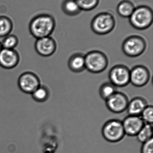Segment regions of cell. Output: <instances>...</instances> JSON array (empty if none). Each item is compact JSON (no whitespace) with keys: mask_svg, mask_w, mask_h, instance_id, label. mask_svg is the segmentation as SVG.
Returning a JSON list of instances; mask_svg holds the SVG:
<instances>
[{"mask_svg":"<svg viewBox=\"0 0 153 153\" xmlns=\"http://www.w3.org/2000/svg\"><path fill=\"white\" fill-rule=\"evenodd\" d=\"M130 70L123 65H118L111 68L109 73L110 82L116 87H123L130 83Z\"/></svg>","mask_w":153,"mask_h":153,"instance_id":"52a82bcc","label":"cell"},{"mask_svg":"<svg viewBox=\"0 0 153 153\" xmlns=\"http://www.w3.org/2000/svg\"><path fill=\"white\" fill-rule=\"evenodd\" d=\"M141 153H153V138L143 143Z\"/></svg>","mask_w":153,"mask_h":153,"instance_id":"d4e9b609","label":"cell"},{"mask_svg":"<svg viewBox=\"0 0 153 153\" xmlns=\"http://www.w3.org/2000/svg\"><path fill=\"white\" fill-rule=\"evenodd\" d=\"M150 77V71L143 65H137L130 70V82L136 87H143L146 85Z\"/></svg>","mask_w":153,"mask_h":153,"instance_id":"8fae6325","label":"cell"},{"mask_svg":"<svg viewBox=\"0 0 153 153\" xmlns=\"http://www.w3.org/2000/svg\"><path fill=\"white\" fill-rule=\"evenodd\" d=\"M69 69L73 72L80 73L85 69V55L81 53L74 54L68 62Z\"/></svg>","mask_w":153,"mask_h":153,"instance_id":"9a60e30c","label":"cell"},{"mask_svg":"<svg viewBox=\"0 0 153 153\" xmlns=\"http://www.w3.org/2000/svg\"><path fill=\"white\" fill-rule=\"evenodd\" d=\"M64 13L69 16H75L81 13V10L75 0H64L62 4Z\"/></svg>","mask_w":153,"mask_h":153,"instance_id":"e0dca14e","label":"cell"},{"mask_svg":"<svg viewBox=\"0 0 153 153\" xmlns=\"http://www.w3.org/2000/svg\"><path fill=\"white\" fill-rule=\"evenodd\" d=\"M126 135L136 137L144 126L145 123L140 116L128 115L122 121Z\"/></svg>","mask_w":153,"mask_h":153,"instance_id":"4fadbf2b","label":"cell"},{"mask_svg":"<svg viewBox=\"0 0 153 153\" xmlns=\"http://www.w3.org/2000/svg\"><path fill=\"white\" fill-rule=\"evenodd\" d=\"M13 28L12 20L6 15L0 16V38H4L11 34Z\"/></svg>","mask_w":153,"mask_h":153,"instance_id":"ac0fdd59","label":"cell"},{"mask_svg":"<svg viewBox=\"0 0 153 153\" xmlns=\"http://www.w3.org/2000/svg\"><path fill=\"white\" fill-rule=\"evenodd\" d=\"M145 124L152 125L153 122V107L147 105L140 115Z\"/></svg>","mask_w":153,"mask_h":153,"instance_id":"cb8c5ba5","label":"cell"},{"mask_svg":"<svg viewBox=\"0 0 153 153\" xmlns=\"http://www.w3.org/2000/svg\"><path fill=\"white\" fill-rule=\"evenodd\" d=\"M153 13L151 7L141 5L136 7L129 18L131 26L136 29L144 30L152 24Z\"/></svg>","mask_w":153,"mask_h":153,"instance_id":"7a4b0ae2","label":"cell"},{"mask_svg":"<svg viewBox=\"0 0 153 153\" xmlns=\"http://www.w3.org/2000/svg\"><path fill=\"white\" fill-rule=\"evenodd\" d=\"M115 16L107 12L100 13L94 16L91 22V28L97 35H105L110 33L115 28Z\"/></svg>","mask_w":153,"mask_h":153,"instance_id":"3957f363","label":"cell"},{"mask_svg":"<svg viewBox=\"0 0 153 153\" xmlns=\"http://www.w3.org/2000/svg\"><path fill=\"white\" fill-rule=\"evenodd\" d=\"M85 69L92 73L99 74L104 71L108 65V60L105 54L94 50L85 55Z\"/></svg>","mask_w":153,"mask_h":153,"instance_id":"277c9868","label":"cell"},{"mask_svg":"<svg viewBox=\"0 0 153 153\" xmlns=\"http://www.w3.org/2000/svg\"><path fill=\"white\" fill-rule=\"evenodd\" d=\"M152 125L145 124L137 135V140L142 144L153 138Z\"/></svg>","mask_w":153,"mask_h":153,"instance_id":"ffe728a7","label":"cell"},{"mask_svg":"<svg viewBox=\"0 0 153 153\" xmlns=\"http://www.w3.org/2000/svg\"><path fill=\"white\" fill-rule=\"evenodd\" d=\"M136 7L135 4L130 0H122L117 6L116 10L118 14L125 18H129Z\"/></svg>","mask_w":153,"mask_h":153,"instance_id":"2e32d148","label":"cell"},{"mask_svg":"<svg viewBox=\"0 0 153 153\" xmlns=\"http://www.w3.org/2000/svg\"><path fill=\"white\" fill-rule=\"evenodd\" d=\"M147 44L145 39L138 35H133L127 38L122 44L124 53L131 57L140 56L145 51Z\"/></svg>","mask_w":153,"mask_h":153,"instance_id":"8992f818","label":"cell"},{"mask_svg":"<svg viewBox=\"0 0 153 153\" xmlns=\"http://www.w3.org/2000/svg\"><path fill=\"white\" fill-rule=\"evenodd\" d=\"M147 105L145 99L141 97H137L129 102L127 110L129 115L140 116Z\"/></svg>","mask_w":153,"mask_h":153,"instance_id":"5bb4252c","label":"cell"},{"mask_svg":"<svg viewBox=\"0 0 153 153\" xmlns=\"http://www.w3.org/2000/svg\"><path fill=\"white\" fill-rule=\"evenodd\" d=\"M20 60L19 54L14 49L2 48L0 51V66L6 70L16 67Z\"/></svg>","mask_w":153,"mask_h":153,"instance_id":"7c38bea8","label":"cell"},{"mask_svg":"<svg viewBox=\"0 0 153 153\" xmlns=\"http://www.w3.org/2000/svg\"><path fill=\"white\" fill-rule=\"evenodd\" d=\"M34 48L37 53L40 56L49 57L54 53L57 45L55 39L50 36L36 39Z\"/></svg>","mask_w":153,"mask_h":153,"instance_id":"30bf717a","label":"cell"},{"mask_svg":"<svg viewBox=\"0 0 153 153\" xmlns=\"http://www.w3.org/2000/svg\"><path fill=\"white\" fill-rule=\"evenodd\" d=\"M2 48V47L1 44V42L0 41V51L1 50Z\"/></svg>","mask_w":153,"mask_h":153,"instance_id":"484cf974","label":"cell"},{"mask_svg":"<svg viewBox=\"0 0 153 153\" xmlns=\"http://www.w3.org/2000/svg\"><path fill=\"white\" fill-rule=\"evenodd\" d=\"M117 87L110 82L104 83L99 88V94L101 97L105 101L110 98L116 92Z\"/></svg>","mask_w":153,"mask_h":153,"instance_id":"44dd1931","label":"cell"},{"mask_svg":"<svg viewBox=\"0 0 153 153\" xmlns=\"http://www.w3.org/2000/svg\"><path fill=\"white\" fill-rule=\"evenodd\" d=\"M19 42L18 37L10 34L3 38V40L1 41V44L2 48L14 49L18 45Z\"/></svg>","mask_w":153,"mask_h":153,"instance_id":"7402d4cb","label":"cell"},{"mask_svg":"<svg viewBox=\"0 0 153 153\" xmlns=\"http://www.w3.org/2000/svg\"><path fill=\"white\" fill-rule=\"evenodd\" d=\"M81 10H92L98 6L100 0H75Z\"/></svg>","mask_w":153,"mask_h":153,"instance_id":"603a6c76","label":"cell"},{"mask_svg":"<svg viewBox=\"0 0 153 153\" xmlns=\"http://www.w3.org/2000/svg\"><path fill=\"white\" fill-rule=\"evenodd\" d=\"M102 133L103 138L111 143L120 142L126 135L122 121L116 119L106 122L102 127Z\"/></svg>","mask_w":153,"mask_h":153,"instance_id":"5b68a950","label":"cell"},{"mask_svg":"<svg viewBox=\"0 0 153 153\" xmlns=\"http://www.w3.org/2000/svg\"><path fill=\"white\" fill-rule=\"evenodd\" d=\"M41 85L40 79L34 73L27 71L22 74L18 80V85L21 91L31 94Z\"/></svg>","mask_w":153,"mask_h":153,"instance_id":"ba28073f","label":"cell"},{"mask_svg":"<svg viewBox=\"0 0 153 153\" xmlns=\"http://www.w3.org/2000/svg\"><path fill=\"white\" fill-rule=\"evenodd\" d=\"M128 98L125 94L117 91L106 100L107 108L114 113H121L127 110L128 102Z\"/></svg>","mask_w":153,"mask_h":153,"instance_id":"9c48e42d","label":"cell"},{"mask_svg":"<svg viewBox=\"0 0 153 153\" xmlns=\"http://www.w3.org/2000/svg\"><path fill=\"white\" fill-rule=\"evenodd\" d=\"M31 95L37 102H44L49 98L50 92L47 87L41 84Z\"/></svg>","mask_w":153,"mask_h":153,"instance_id":"d6986e66","label":"cell"},{"mask_svg":"<svg viewBox=\"0 0 153 153\" xmlns=\"http://www.w3.org/2000/svg\"><path fill=\"white\" fill-rule=\"evenodd\" d=\"M56 27V21L52 15L40 13L33 17L29 24L31 35L36 39L50 36Z\"/></svg>","mask_w":153,"mask_h":153,"instance_id":"6da1fadb","label":"cell"}]
</instances>
